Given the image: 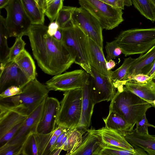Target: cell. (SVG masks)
Returning <instances> with one entry per match:
<instances>
[{
  "label": "cell",
  "instance_id": "cell-1",
  "mask_svg": "<svg viewBox=\"0 0 155 155\" xmlns=\"http://www.w3.org/2000/svg\"><path fill=\"white\" fill-rule=\"evenodd\" d=\"M48 29L44 25H32L26 35L38 66L45 73L54 76L68 70L74 60L62 41L48 35Z\"/></svg>",
  "mask_w": 155,
  "mask_h": 155
},
{
  "label": "cell",
  "instance_id": "cell-2",
  "mask_svg": "<svg viewBox=\"0 0 155 155\" xmlns=\"http://www.w3.org/2000/svg\"><path fill=\"white\" fill-rule=\"evenodd\" d=\"M117 89V91L110 104L109 111L115 112L123 117L132 131L136 123L152 106L126 89L124 85Z\"/></svg>",
  "mask_w": 155,
  "mask_h": 155
},
{
  "label": "cell",
  "instance_id": "cell-3",
  "mask_svg": "<svg viewBox=\"0 0 155 155\" xmlns=\"http://www.w3.org/2000/svg\"><path fill=\"white\" fill-rule=\"evenodd\" d=\"M115 40L125 56L143 54L155 45V27L124 31Z\"/></svg>",
  "mask_w": 155,
  "mask_h": 155
},
{
  "label": "cell",
  "instance_id": "cell-4",
  "mask_svg": "<svg viewBox=\"0 0 155 155\" xmlns=\"http://www.w3.org/2000/svg\"><path fill=\"white\" fill-rule=\"evenodd\" d=\"M61 41L74 60V63L92 76L89 63L88 37L78 26L71 23L61 28Z\"/></svg>",
  "mask_w": 155,
  "mask_h": 155
},
{
  "label": "cell",
  "instance_id": "cell-5",
  "mask_svg": "<svg viewBox=\"0 0 155 155\" xmlns=\"http://www.w3.org/2000/svg\"><path fill=\"white\" fill-rule=\"evenodd\" d=\"M49 91L45 85L36 78L30 80L19 94L0 100V103L14 106H22L28 115L48 97Z\"/></svg>",
  "mask_w": 155,
  "mask_h": 155
},
{
  "label": "cell",
  "instance_id": "cell-6",
  "mask_svg": "<svg viewBox=\"0 0 155 155\" xmlns=\"http://www.w3.org/2000/svg\"><path fill=\"white\" fill-rule=\"evenodd\" d=\"M82 100V88L64 92L58 116L57 126L72 129L78 126L81 118Z\"/></svg>",
  "mask_w": 155,
  "mask_h": 155
},
{
  "label": "cell",
  "instance_id": "cell-7",
  "mask_svg": "<svg viewBox=\"0 0 155 155\" xmlns=\"http://www.w3.org/2000/svg\"><path fill=\"white\" fill-rule=\"evenodd\" d=\"M81 7L89 11L100 22L102 28L112 30L124 21L122 9L100 0H78Z\"/></svg>",
  "mask_w": 155,
  "mask_h": 155
},
{
  "label": "cell",
  "instance_id": "cell-8",
  "mask_svg": "<svg viewBox=\"0 0 155 155\" xmlns=\"http://www.w3.org/2000/svg\"><path fill=\"white\" fill-rule=\"evenodd\" d=\"M7 12L6 24L8 37L26 35L32 24L20 0H10L4 7Z\"/></svg>",
  "mask_w": 155,
  "mask_h": 155
},
{
  "label": "cell",
  "instance_id": "cell-9",
  "mask_svg": "<svg viewBox=\"0 0 155 155\" xmlns=\"http://www.w3.org/2000/svg\"><path fill=\"white\" fill-rule=\"evenodd\" d=\"M71 22L72 25L79 27L103 50V28L98 21L89 11L81 7H76Z\"/></svg>",
  "mask_w": 155,
  "mask_h": 155
},
{
  "label": "cell",
  "instance_id": "cell-10",
  "mask_svg": "<svg viewBox=\"0 0 155 155\" xmlns=\"http://www.w3.org/2000/svg\"><path fill=\"white\" fill-rule=\"evenodd\" d=\"M90 75L82 70H77L54 75L45 83L50 91H66L82 88Z\"/></svg>",
  "mask_w": 155,
  "mask_h": 155
},
{
  "label": "cell",
  "instance_id": "cell-11",
  "mask_svg": "<svg viewBox=\"0 0 155 155\" xmlns=\"http://www.w3.org/2000/svg\"><path fill=\"white\" fill-rule=\"evenodd\" d=\"M92 76L89 78L90 94L94 104L102 101H111L116 89L109 77L103 75L91 67Z\"/></svg>",
  "mask_w": 155,
  "mask_h": 155
},
{
  "label": "cell",
  "instance_id": "cell-12",
  "mask_svg": "<svg viewBox=\"0 0 155 155\" xmlns=\"http://www.w3.org/2000/svg\"><path fill=\"white\" fill-rule=\"evenodd\" d=\"M29 115L21 105L0 103V139L9 130L23 123Z\"/></svg>",
  "mask_w": 155,
  "mask_h": 155
},
{
  "label": "cell",
  "instance_id": "cell-13",
  "mask_svg": "<svg viewBox=\"0 0 155 155\" xmlns=\"http://www.w3.org/2000/svg\"><path fill=\"white\" fill-rule=\"evenodd\" d=\"M0 93L12 86L22 88L30 81L14 61L0 65Z\"/></svg>",
  "mask_w": 155,
  "mask_h": 155
},
{
  "label": "cell",
  "instance_id": "cell-14",
  "mask_svg": "<svg viewBox=\"0 0 155 155\" xmlns=\"http://www.w3.org/2000/svg\"><path fill=\"white\" fill-rule=\"evenodd\" d=\"M60 106L56 98L47 97L45 100L41 118L37 126L36 132L47 134L53 131L57 127L56 122Z\"/></svg>",
  "mask_w": 155,
  "mask_h": 155
},
{
  "label": "cell",
  "instance_id": "cell-15",
  "mask_svg": "<svg viewBox=\"0 0 155 155\" xmlns=\"http://www.w3.org/2000/svg\"><path fill=\"white\" fill-rule=\"evenodd\" d=\"M45 100L28 115L13 137L6 143L13 144L25 141L31 133H36L37 126L43 114Z\"/></svg>",
  "mask_w": 155,
  "mask_h": 155
},
{
  "label": "cell",
  "instance_id": "cell-16",
  "mask_svg": "<svg viewBox=\"0 0 155 155\" xmlns=\"http://www.w3.org/2000/svg\"><path fill=\"white\" fill-rule=\"evenodd\" d=\"M155 61V45L146 53L136 58L128 70L125 83L139 74L147 75Z\"/></svg>",
  "mask_w": 155,
  "mask_h": 155
},
{
  "label": "cell",
  "instance_id": "cell-17",
  "mask_svg": "<svg viewBox=\"0 0 155 155\" xmlns=\"http://www.w3.org/2000/svg\"><path fill=\"white\" fill-rule=\"evenodd\" d=\"M97 136L104 145L116 146L130 150L134 149L124 137L114 130L106 127L87 130Z\"/></svg>",
  "mask_w": 155,
  "mask_h": 155
},
{
  "label": "cell",
  "instance_id": "cell-18",
  "mask_svg": "<svg viewBox=\"0 0 155 155\" xmlns=\"http://www.w3.org/2000/svg\"><path fill=\"white\" fill-rule=\"evenodd\" d=\"M89 78H90L85 82L84 87L82 88V100L81 115L79 122L76 127L84 133L87 131L90 126L95 105L90 94Z\"/></svg>",
  "mask_w": 155,
  "mask_h": 155
},
{
  "label": "cell",
  "instance_id": "cell-19",
  "mask_svg": "<svg viewBox=\"0 0 155 155\" xmlns=\"http://www.w3.org/2000/svg\"><path fill=\"white\" fill-rule=\"evenodd\" d=\"M120 134L134 147L142 149L147 155H155V135L138 133L135 129Z\"/></svg>",
  "mask_w": 155,
  "mask_h": 155
},
{
  "label": "cell",
  "instance_id": "cell-20",
  "mask_svg": "<svg viewBox=\"0 0 155 155\" xmlns=\"http://www.w3.org/2000/svg\"><path fill=\"white\" fill-rule=\"evenodd\" d=\"M89 63L101 74L109 77V71L106 68V60L103 50L93 40L88 37Z\"/></svg>",
  "mask_w": 155,
  "mask_h": 155
},
{
  "label": "cell",
  "instance_id": "cell-21",
  "mask_svg": "<svg viewBox=\"0 0 155 155\" xmlns=\"http://www.w3.org/2000/svg\"><path fill=\"white\" fill-rule=\"evenodd\" d=\"M153 80L150 79L145 83L131 80L124 86L127 90L150 103L155 100V82Z\"/></svg>",
  "mask_w": 155,
  "mask_h": 155
},
{
  "label": "cell",
  "instance_id": "cell-22",
  "mask_svg": "<svg viewBox=\"0 0 155 155\" xmlns=\"http://www.w3.org/2000/svg\"><path fill=\"white\" fill-rule=\"evenodd\" d=\"M87 132V136L72 155H97L103 143L97 136Z\"/></svg>",
  "mask_w": 155,
  "mask_h": 155
},
{
  "label": "cell",
  "instance_id": "cell-23",
  "mask_svg": "<svg viewBox=\"0 0 155 155\" xmlns=\"http://www.w3.org/2000/svg\"><path fill=\"white\" fill-rule=\"evenodd\" d=\"M32 25H44V9L34 0H20Z\"/></svg>",
  "mask_w": 155,
  "mask_h": 155
},
{
  "label": "cell",
  "instance_id": "cell-24",
  "mask_svg": "<svg viewBox=\"0 0 155 155\" xmlns=\"http://www.w3.org/2000/svg\"><path fill=\"white\" fill-rule=\"evenodd\" d=\"M14 61L30 80L36 78L37 73L34 61L25 49L22 51Z\"/></svg>",
  "mask_w": 155,
  "mask_h": 155
},
{
  "label": "cell",
  "instance_id": "cell-25",
  "mask_svg": "<svg viewBox=\"0 0 155 155\" xmlns=\"http://www.w3.org/2000/svg\"><path fill=\"white\" fill-rule=\"evenodd\" d=\"M136 59V58L131 57L126 58L119 68L114 71H109V78L116 88L119 86L124 85L128 70Z\"/></svg>",
  "mask_w": 155,
  "mask_h": 155
},
{
  "label": "cell",
  "instance_id": "cell-26",
  "mask_svg": "<svg viewBox=\"0 0 155 155\" xmlns=\"http://www.w3.org/2000/svg\"><path fill=\"white\" fill-rule=\"evenodd\" d=\"M103 120L105 127L116 131L120 134L132 131L124 118L115 112H109L107 117Z\"/></svg>",
  "mask_w": 155,
  "mask_h": 155
},
{
  "label": "cell",
  "instance_id": "cell-27",
  "mask_svg": "<svg viewBox=\"0 0 155 155\" xmlns=\"http://www.w3.org/2000/svg\"><path fill=\"white\" fill-rule=\"evenodd\" d=\"M84 132L77 127L68 129L67 138L62 145L63 150L67 151L66 155H72L81 145L82 135Z\"/></svg>",
  "mask_w": 155,
  "mask_h": 155
},
{
  "label": "cell",
  "instance_id": "cell-28",
  "mask_svg": "<svg viewBox=\"0 0 155 155\" xmlns=\"http://www.w3.org/2000/svg\"><path fill=\"white\" fill-rule=\"evenodd\" d=\"M38 149V155H50L57 137L54 131L47 134L35 133Z\"/></svg>",
  "mask_w": 155,
  "mask_h": 155
},
{
  "label": "cell",
  "instance_id": "cell-29",
  "mask_svg": "<svg viewBox=\"0 0 155 155\" xmlns=\"http://www.w3.org/2000/svg\"><path fill=\"white\" fill-rule=\"evenodd\" d=\"M146 155L147 153L142 149L134 147L133 150L103 144L97 155Z\"/></svg>",
  "mask_w": 155,
  "mask_h": 155
},
{
  "label": "cell",
  "instance_id": "cell-30",
  "mask_svg": "<svg viewBox=\"0 0 155 155\" xmlns=\"http://www.w3.org/2000/svg\"><path fill=\"white\" fill-rule=\"evenodd\" d=\"M0 65H2L8 60L10 48L7 44L8 36L5 18L0 15Z\"/></svg>",
  "mask_w": 155,
  "mask_h": 155
},
{
  "label": "cell",
  "instance_id": "cell-31",
  "mask_svg": "<svg viewBox=\"0 0 155 155\" xmlns=\"http://www.w3.org/2000/svg\"><path fill=\"white\" fill-rule=\"evenodd\" d=\"M131 1L141 15L153 22L155 21V6L150 0H131Z\"/></svg>",
  "mask_w": 155,
  "mask_h": 155
},
{
  "label": "cell",
  "instance_id": "cell-32",
  "mask_svg": "<svg viewBox=\"0 0 155 155\" xmlns=\"http://www.w3.org/2000/svg\"><path fill=\"white\" fill-rule=\"evenodd\" d=\"M76 7L63 6L55 19L59 28H62L71 22L72 15Z\"/></svg>",
  "mask_w": 155,
  "mask_h": 155
},
{
  "label": "cell",
  "instance_id": "cell-33",
  "mask_svg": "<svg viewBox=\"0 0 155 155\" xmlns=\"http://www.w3.org/2000/svg\"><path fill=\"white\" fill-rule=\"evenodd\" d=\"M64 0H51L46 4L44 9L45 14L51 22L53 21L63 6Z\"/></svg>",
  "mask_w": 155,
  "mask_h": 155
},
{
  "label": "cell",
  "instance_id": "cell-34",
  "mask_svg": "<svg viewBox=\"0 0 155 155\" xmlns=\"http://www.w3.org/2000/svg\"><path fill=\"white\" fill-rule=\"evenodd\" d=\"M27 140L25 141L13 144L5 143L0 147V155H22Z\"/></svg>",
  "mask_w": 155,
  "mask_h": 155
},
{
  "label": "cell",
  "instance_id": "cell-35",
  "mask_svg": "<svg viewBox=\"0 0 155 155\" xmlns=\"http://www.w3.org/2000/svg\"><path fill=\"white\" fill-rule=\"evenodd\" d=\"M35 133H31L27 138L22 155H38V147Z\"/></svg>",
  "mask_w": 155,
  "mask_h": 155
},
{
  "label": "cell",
  "instance_id": "cell-36",
  "mask_svg": "<svg viewBox=\"0 0 155 155\" xmlns=\"http://www.w3.org/2000/svg\"><path fill=\"white\" fill-rule=\"evenodd\" d=\"M22 36H20L16 38L14 44L10 48L8 59L7 61H14L16 57L25 49L26 43L22 39Z\"/></svg>",
  "mask_w": 155,
  "mask_h": 155
},
{
  "label": "cell",
  "instance_id": "cell-37",
  "mask_svg": "<svg viewBox=\"0 0 155 155\" xmlns=\"http://www.w3.org/2000/svg\"><path fill=\"white\" fill-rule=\"evenodd\" d=\"M105 49L107 54L105 58L106 61L113 59L122 53L121 49L115 40L110 42H107Z\"/></svg>",
  "mask_w": 155,
  "mask_h": 155
},
{
  "label": "cell",
  "instance_id": "cell-38",
  "mask_svg": "<svg viewBox=\"0 0 155 155\" xmlns=\"http://www.w3.org/2000/svg\"><path fill=\"white\" fill-rule=\"evenodd\" d=\"M136 125L135 130L137 133L141 134H149L148 128V127H150L155 128V126L148 123L146 114L136 123Z\"/></svg>",
  "mask_w": 155,
  "mask_h": 155
},
{
  "label": "cell",
  "instance_id": "cell-39",
  "mask_svg": "<svg viewBox=\"0 0 155 155\" xmlns=\"http://www.w3.org/2000/svg\"><path fill=\"white\" fill-rule=\"evenodd\" d=\"M115 8L123 10L124 6H130L132 5L131 0H100Z\"/></svg>",
  "mask_w": 155,
  "mask_h": 155
},
{
  "label": "cell",
  "instance_id": "cell-40",
  "mask_svg": "<svg viewBox=\"0 0 155 155\" xmlns=\"http://www.w3.org/2000/svg\"><path fill=\"white\" fill-rule=\"evenodd\" d=\"M22 89L15 86L10 87L0 93V100L20 94Z\"/></svg>",
  "mask_w": 155,
  "mask_h": 155
},
{
  "label": "cell",
  "instance_id": "cell-41",
  "mask_svg": "<svg viewBox=\"0 0 155 155\" xmlns=\"http://www.w3.org/2000/svg\"><path fill=\"white\" fill-rule=\"evenodd\" d=\"M23 123L17 125L8 131L0 139V144L3 145L11 140Z\"/></svg>",
  "mask_w": 155,
  "mask_h": 155
},
{
  "label": "cell",
  "instance_id": "cell-42",
  "mask_svg": "<svg viewBox=\"0 0 155 155\" xmlns=\"http://www.w3.org/2000/svg\"><path fill=\"white\" fill-rule=\"evenodd\" d=\"M150 79H151L147 75L139 74L134 76L130 80H133L138 82L145 83Z\"/></svg>",
  "mask_w": 155,
  "mask_h": 155
},
{
  "label": "cell",
  "instance_id": "cell-43",
  "mask_svg": "<svg viewBox=\"0 0 155 155\" xmlns=\"http://www.w3.org/2000/svg\"><path fill=\"white\" fill-rule=\"evenodd\" d=\"M59 28L58 24L55 21L51 22L48 27L47 33L50 36H53Z\"/></svg>",
  "mask_w": 155,
  "mask_h": 155
},
{
  "label": "cell",
  "instance_id": "cell-44",
  "mask_svg": "<svg viewBox=\"0 0 155 155\" xmlns=\"http://www.w3.org/2000/svg\"><path fill=\"white\" fill-rule=\"evenodd\" d=\"M68 129L60 135L57 137L56 141L52 149L51 154V152L55 150L62 147L61 143V140L64 137L66 134Z\"/></svg>",
  "mask_w": 155,
  "mask_h": 155
},
{
  "label": "cell",
  "instance_id": "cell-45",
  "mask_svg": "<svg viewBox=\"0 0 155 155\" xmlns=\"http://www.w3.org/2000/svg\"><path fill=\"white\" fill-rule=\"evenodd\" d=\"M68 129H67L63 127L58 126H57L54 130V134L58 137Z\"/></svg>",
  "mask_w": 155,
  "mask_h": 155
},
{
  "label": "cell",
  "instance_id": "cell-46",
  "mask_svg": "<svg viewBox=\"0 0 155 155\" xmlns=\"http://www.w3.org/2000/svg\"><path fill=\"white\" fill-rule=\"evenodd\" d=\"M62 36V29L59 28L53 37L58 41H61Z\"/></svg>",
  "mask_w": 155,
  "mask_h": 155
},
{
  "label": "cell",
  "instance_id": "cell-47",
  "mask_svg": "<svg viewBox=\"0 0 155 155\" xmlns=\"http://www.w3.org/2000/svg\"><path fill=\"white\" fill-rule=\"evenodd\" d=\"M115 65L116 63L112 59L106 61V66L108 71L111 70L115 67Z\"/></svg>",
  "mask_w": 155,
  "mask_h": 155
},
{
  "label": "cell",
  "instance_id": "cell-48",
  "mask_svg": "<svg viewBox=\"0 0 155 155\" xmlns=\"http://www.w3.org/2000/svg\"><path fill=\"white\" fill-rule=\"evenodd\" d=\"M147 75L150 77L151 79H153V78L155 76V61Z\"/></svg>",
  "mask_w": 155,
  "mask_h": 155
},
{
  "label": "cell",
  "instance_id": "cell-49",
  "mask_svg": "<svg viewBox=\"0 0 155 155\" xmlns=\"http://www.w3.org/2000/svg\"><path fill=\"white\" fill-rule=\"evenodd\" d=\"M41 7L44 11V9L46 5L45 0H34Z\"/></svg>",
  "mask_w": 155,
  "mask_h": 155
},
{
  "label": "cell",
  "instance_id": "cell-50",
  "mask_svg": "<svg viewBox=\"0 0 155 155\" xmlns=\"http://www.w3.org/2000/svg\"><path fill=\"white\" fill-rule=\"evenodd\" d=\"M10 0H0V9L4 8L8 4Z\"/></svg>",
  "mask_w": 155,
  "mask_h": 155
},
{
  "label": "cell",
  "instance_id": "cell-51",
  "mask_svg": "<svg viewBox=\"0 0 155 155\" xmlns=\"http://www.w3.org/2000/svg\"><path fill=\"white\" fill-rule=\"evenodd\" d=\"M62 150H63L62 147L54 150L51 152L50 155H59Z\"/></svg>",
  "mask_w": 155,
  "mask_h": 155
},
{
  "label": "cell",
  "instance_id": "cell-52",
  "mask_svg": "<svg viewBox=\"0 0 155 155\" xmlns=\"http://www.w3.org/2000/svg\"><path fill=\"white\" fill-rule=\"evenodd\" d=\"M153 107H155V100L150 103Z\"/></svg>",
  "mask_w": 155,
  "mask_h": 155
},
{
  "label": "cell",
  "instance_id": "cell-53",
  "mask_svg": "<svg viewBox=\"0 0 155 155\" xmlns=\"http://www.w3.org/2000/svg\"><path fill=\"white\" fill-rule=\"evenodd\" d=\"M152 3L155 6V0H150Z\"/></svg>",
  "mask_w": 155,
  "mask_h": 155
},
{
  "label": "cell",
  "instance_id": "cell-54",
  "mask_svg": "<svg viewBox=\"0 0 155 155\" xmlns=\"http://www.w3.org/2000/svg\"><path fill=\"white\" fill-rule=\"evenodd\" d=\"M51 0H45V3H46V4L48 2H49V1H51Z\"/></svg>",
  "mask_w": 155,
  "mask_h": 155
},
{
  "label": "cell",
  "instance_id": "cell-55",
  "mask_svg": "<svg viewBox=\"0 0 155 155\" xmlns=\"http://www.w3.org/2000/svg\"><path fill=\"white\" fill-rule=\"evenodd\" d=\"M153 79H155V76L153 78Z\"/></svg>",
  "mask_w": 155,
  "mask_h": 155
}]
</instances>
